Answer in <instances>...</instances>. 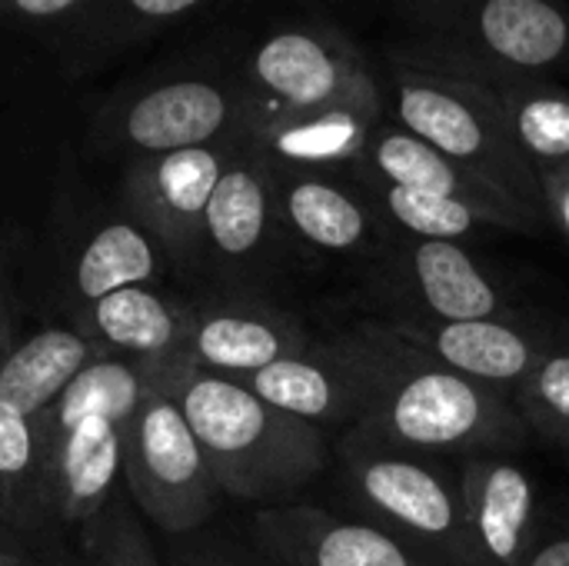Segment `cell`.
<instances>
[{"label":"cell","instance_id":"7c38bea8","mask_svg":"<svg viewBox=\"0 0 569 566\" xmlns=\"http://www.w3.org/2000/svg\"><path fill=\"white\" fill-rule=\"evenodd\" d=\"M360 183H387L403 187L417 193H433L447 200H460L487 214L500 230H533L540 220L523 210L517 200H510L503 190L477 177L473 170L460 167L417 133H410L400 123H377L360 160L353 163Z\"/></svg>","mask_w":569,"mask_h":566},{"label":"cell","instance_id":"cb8c5ba5","mask_svg":"<svg viewBox=\"0 0 569 566\" xmlns=\"http://www.w3.org/2000/svg\"><path fill=\"white\" fill-rule=\"evenodd\" d=\"M153 244L157 240L137 220L100 227L87 240L73 267V290L80 294V300L97 304L117 290L147 287L160 270V257Z\"/></svg>","mask_w":569,"mask_h":566},{"label":"cell","instance_id":"3957f363","mask_svg":"<svg viewBox=\"0 0 569 566\" xmlns=\"http://www.w3.org/2000/svg\"><path fill=\"white\" fill-rule=\"evenodd\" d=\"M337 464L357 517L390 534L420 566H493L470 530L460 477L437 460L353 427L337 444Z\"/></svg>","mask_w":569,"mask_h":566},{"label":"cell","instance_id":"484cf974","mask_svg":"<svg viewBox=\"0 0 569 566\" xmlns=\"http://www.w3.org/2000/svg\"><path fill=\"white\" fill-rule=\"evenodd\" d=\"M47 517L37 420L0 400V524L33 530Z\"/></svg>","mask_w":569,"mask_h":566},{"label":"cell","instance_id":"30bf717a","mask_svg":"<svg viewBox=\"0 0 569 566\" xmlns=\"http://www.w3.org/2000/svg\"><path fill=\"white\" fill-rule=\"evenodd\" d=\"M240 384L270 407L320 430L360 427L370 400L367 367L350 330L330 344H310L307 350L283 357Z\"/></svg>","mask_w":569,"mask_h":566},{"label":"cell","instance_id":"9a60e30c","mask_svg":"<svg viewBox=\"0 0 569 566\" xmlns=\"http://www.w3.org/2000/svg\"><path fill=\"white\" fill-rule=\"evenodd\" d=\"M313 340L307 327L267 304H213L187 310L183 357L230 380H243L283 357L307 350Z\"/></svg>","mask_w":569,"mask_h":566},{"label":"cell","instance_id":"4316f807","mask_svg":"<svg viewBox=\"0 0 569 566\" xmlns=\"http://www.w3.org/2000/svg\"><path fill=\"white\" fill-rule=\"evenodd\" d=\"M517 407L530 434L547 437L569 454V350L557 347L520 387Z\"/></svg>","mask_w":569,"mask_h":566},{"label":"cell","instance_id":"44dd1931","mask_svg":"<svg viewBox=\"0 0 569 566\" xmlns=\"http://www.w3.org/2000/svg\"><path fill=\"white\" fill-rule=\"evenodd\" d=\"M280 224L273 167L253 153H233L217 180L203 220V244L223 260L257 257Z\"/></svg>","mask_w":569,"mask_h":566},{"label":"cell","instance_id":"7a4b0ae2","mask_svg":"<svg viewBox=\"0 0 569 566\" xmlns=\"http://www.w3.org/2000/svg\"><path fill=\"white\" fill-rule=\"evenodd\" d=\"M160 384L197 434L220 494L283 500L300 494L330 464V440L320 427L270 407L240 380L173 357L163 364Z\"/></svg>","mask_w":569,"mask_h":566},{"label":"cell","instance_id":"8992f818","mask_svg":"<svg viewBox=\"0 0 569 566\" xmlns=\"http://www.w3.org/2000/svg\"><path fill=\"white\" fill-rule=\"evenodd\" d=\"M123 480L137 507L167 534L200 527L217 507L220 487L207 454L160 380L123 434Z\"/></svg>","mask_w":569,"mask_h":566},{"label":"cell","instance_id":"603a6c76","mask_svg":"<svg viewBox=\"0 0 569 566\" xmlns=\"http://www.w3.org/2000/svg\"><path fill=\"white\" fill-rule=\"evenodd\" d=\"M483 80V77H480ZM500 113L530 167L547 170L569 160V90L543 77H500L487 80Z\"/></svg>","mask_w":569,"mask_h":566},{"label":"cell","instance_id":"1f68e13d","mask_svg":"<svg viewBox=\"0 0 569 566\" xmlns=\"http://www.w3.org/2000/svg\"><path fill=\"white\" fill-rule=\"evenodd\" d=\"M523 566H569V530L553 534L547 540L540 537Z\"/></svg>","mask_w":569,"mask_h":566},{"label":"cell","instance_id":"f546056e","mask_svg":"<svg viewBox=\"0 0 569 566\" xmlns=\"http://www.w3.org/2000/svg\"><path fill=\"white\" fill-rule=\"evenodd\" d=\"M93 0H0V23L7 27H40V23H57L77 17L90 7Z\"/></svg>","mask_w":569,"mask_h":566},{"label":"cell","instance_id":"4fadbf2b","mask_svg":"<svg viewBox=\"0 0 569 566\" xmlns=\"http://www.w3.org/2000/svg\"><path fill=\"white\" fill-rule=\"evenodd\" d=\"M230 157L223 143L137 157L127 170V207L153 240L193 250L203 244L207 207Z\"/></svg>","mask_w":569,"mask_h":566},{"label":"cell","instance_id":"5bb4252c","mask_svg":"<svg viewBox=\"0 0 569 566\" xmlns=\"http://www.w3.org/2000/svg\"><path fill=\"white\" fill-rule=\"evenodd\" d=\"M240 123L247 127L243 97L203 77H180L137 93L117 117V140L137 157H150L213 147Z\"/></svg>","mask_w":569,"mask_h":566},{"label":"cell","instance_id":"d4e9b609","mask_svg":"<svg viewBox=\"0 0 569 566\" xmlns=\"http://www.w3.org/2000/svg\"><path fill=\"white\" fill-rule=\"evenodd\" d=\"M363 193L370 197V203L390 237L463 244V240L477 237L480 230H500L487 214H480L477 207L460 203V200L417 193V190H403V187H387V183H363Z\"/></svg>","mask_w":569,"mask_h":566},{"label":"cell","instance_id":"d6a6232c","mask_svg":"<svg viewBox=\"0 0 569 566\" xmlns=\"http://www.w3.org/2000/svg\"><path fill=\"white\" fill-rule=\"evenodd\" d=\"M0 566H30L13 547H7L3 540H0Z\"/></svg>","mask_w":569,"mask_h":566},{"label":"cell","instance_id":"d6986e66","mask_svg":"<svg viewBox=\"0 0 569 566\" xmlns=\"http://www.w3.org/2000/svg\"><path fill=\"white\" fill-rule=\"evenodd\" d=\"M383 120V110L367 107H330L310 113H277L253 120V150L277 170L330 173L337 167H353Z\"/></svg>","mask_w":569,"mask_h":566},{"label":"cell","instance_id":"6da1fadb","mask_svg":"<svg viewBox=\"0 0 569 566\" xmlns=\"http://www.w3.org/2000/svg\"><path fill=\"white\" fill-rule=\"evenodd\" d=\"M370 384L363 424L357 430L417 457L513 454L530 437L517 397L477 384L390 324L350 330Z\"/></svg>","mask_w":569,"mask_h":566},{"label":"cell","instance_id":"9c48e42d","mask_svg":"<svg viewBox=\"0 0 569 566\" xmlns=\"http://www.w3.org/2000/svg\"><path fill=\"white\" fill-rule=\"evenodd\" d=\"M390 327L450 370L510 397H517L530 374L557 350L553 334L517 310L480 320L397 317Z\"/></svg>","mask_w":569,"mask_h":566},{"label":"cell","instance_id":"ba28073f","mask_svg":"<svg viewBox=\"0 0 569 566\" xmlns=\"http://www.w3.org/2000/svg\"><path fill=\"white\" fill-rule=\"evenodd\" d=\"M123 434L127 424L117 417L73 410L60 400L37 417L47 517L90 524L110 507L117 477L123 474Z\"/></svg>","mask_w":569,"mask_h":566},{"label":"cell","instance_id":"ac0fdd59","mask_svg":"<svg viewBox=\"0 0 569 566\" xmlns=\"http://www.w3.org/2000/svg\"><path fill=\"white\" fill-rule=\"evenodd\" d=\"M460 490L470 530L493 566H523L533 554L537 487L510 454H477L460 460Z\"/></svg>","mask_w":569,"mask_h":566},{"label":"cell","instance_id":"83f0119b","mask_svg":"<svg viewBox=\"0 0 569 566\" xmlns=\"http://www.w3.org/2000/svg\"><path fill=\"white\" fill-rule=\"evenodd\" d=\"M203 0H93L73 23L83 27L90 37H133V33H150L160 30L190 10H197Z\"/></svg>","mask_w":569,"mask_h":566},{"label":"cell","instance_id":"277c9868","mask_svg":"<svg viewBox=\"0 0 569 566\" xmlns=\"http://www.w3.org/2000/svg\"><path fill=\"white\" fill-rule=\"evenodd\" d=\"M393 113L400 127L547 220L540 177L510 137L487 80L410 57L393 70Z\"/></svg>","mask_w":569,"mask_h":566},{"label":"cell","instance_id":"8fae6325","mask_svg":"<svg viewBox=\"0 0 569 566\" xmlns=\"http://www.w3.org/2000/svg\"><path fill=\"white\" fill-rule=\"evenodd\" d=\"M383 254L397 297L413 307V314L403 317L480 320L513 310L500 280L470 254L467 244L390 237Z\"/></svg>","mask_w":569,"mask_h":566},{"label":"cell","instance_id":"2e32d148","mask_svg":"<svg viewBox=\"0 0 569 566\" xmlns=\"http://www.w3.org/2000/svg\"><path fill=\"white\" fill-rule=\"evenodd\" d=\"M277 210L280 224L310 250L330 257H367L383 254L390 244L370 197L353 190L330 173L277 170Z\"/></svg>","mask_w":569,"mask_h":566},{"label":"cell","instance_id":"52a82bcc","mask_svg":"<svg viewBox=\"0 0 569 566\" xmlns=\"http://www.w3.org/2000/svg\"><path fill=\"white\" fill-rule=\"evenodd\" d=\"M247 73L253 90L263 97L260 107H247V127L277 113L330 107L383 110V97L367 60L333 27H287L263 37Z\"/></svg>","mask_w":569,"mask_h":566},{"label":"cell","instance_id":"7402d4cb","mask_svg":"<svg viewBox=\"0 0 569 566\" xmlns=\"http://www.w3.org/2000/svg\"><path fill=\"white\" fill-rule=\"evenodd\" d=\"M87 337L107 354L167 364L183 357L187 310L167 304L150 287H127L97 304H87Z\"/></svg>","mask_w":569,"mask_h":566},{"label":"cell","instance_id":"f1b7e54d","mask_svg":"<svg viewBox=\"0 0 569 566\" xmlns=\"http://www.w3.org/2000/svg\"><path fill=\"white\" fill-rule=\"evenodd\" d=\"M87 557L90 566H160L147 534L123 504H110L97 520H90Z\"/></svg>","mask_w":569,"mask_h":566},{"label":"cell","instance_id":"4dcf8cb0","mask_svg":"<svg viewBox=\"0 0 569 566\" xmlns=\"http://www.w3.org/2000/svg\"><path fill=\"white\" fill-rule=\"evenodd\" d=\"M540 187H543L547 217L560 224V230L569 240V160L540 170Z\"/></svg>","mask_w":569,"mask_h":566},{"label":"cell","instance_id":"5b68a950","mask_svg":"<svg viewBox=\"0 0 569 566\" xmlns=\"http://www.w3.org/2000/svg\"><path fill=\"white\" fill-rule=\"evenodd\" d=\"M427 30L430 63L500 77H543L569 53V13L560 0H397Z\"/></svg>","mask_w":569,"mask_h":566},{"label":"cell","instance_id":"ffe728a7","mask_svg":"<svg viewBox=\"0 0 569 566\" xmlns=\"http://www.w3.org/2000/svg\"><path fill=\"white\" fill-rule=\"evenodd\" d=\"M100 354L107 350L93 337L70 327H50L27 340H13L10 310L0 300V400L17 414L37 420Z\"/></svg>","mask_w":569,"mask_h":566},{"label":"cell","instance_id":"e0dca14e","mask_svg":"<svg viewBox=\"0 0 569 566\" xmlns=\"http://www.w3.org/2000/svg\"><path fill=\"white\" fill-rule=\"evenodd\" d=\"M257 540L280 566H420L363 517L323 507H277L257 517Z\"/></svg>","mask_w":569,"mask_h":566}]
</instances>
